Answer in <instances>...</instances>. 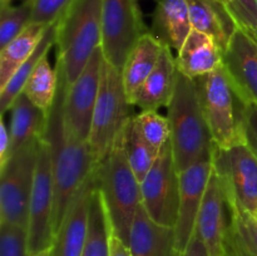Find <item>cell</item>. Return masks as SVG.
<instances>
[{
  "instance_id": "cell-13",
  "label": "cell",
  "mask_w": 257,
  "mask_h": 256,
  "mask_svg": "<svg viewBox=\"0 0 257 256\" xmlns=\"http://www.w3.org/2000/svg\"><path fill=\"white\" fill-rule=\"evenodd\" d=\"M212 162L203 161L180 172V203L176 232V252H181L195 233L197 216L205 197Z\"/></svg>"
},
{
  "instance_id": "cell-9",
  "label": "cell",
  "mask_w": 257,
  "mask_h": 256,
  "mask_svg": "<svg viewBox=\"0 0 257 256\" xmlns=\"http://www.w3.org/2000/svg\"><path fill=\"white\" fill-rule=\"evenodd\" d=\"M102 52L122 72L131 50L147 32L138 0H102Z\"/></svg>"
},
{
  "instance_id": "cell-1",
  "label": "cell",
  "mask_w": 257,
  "mask_h": 256,
  "mask_svg": "<svg viewBox=\"0 0 257 256\" xmlns=\"http://www.w3.org/2000/svg\"><path fill=\"white\" fill-rule=\"evenodd\" d=\"M59 74V85L54 103L47 114L43 140L47 143L52 163L54 186V211L53 228L54 235L62 225L64 216L74 196L94 171L95 163L88 141L75 137L65 119L64 98L68 82L62 64L55 62Z\"/></svg>"
},
{
  "instance_id": "cell-3",
  "label": "cell",
  "mask_w": 257,
  "mask_h": 256,
  "mask_svg": "<svg viewBox=\"0 0 257 256\" xmlns=\"http://www.w3.org/2000/svg\"><path fill=\"white\" fill-rule=\"evenodd\" d=\"M94 175L110 228L128 245L131 226L136 211L142 205V196L141 182L131 168L125 153V128L118 136L104 160L95 166Z\"/></svg>"
},
{
  "instance_id": "cell-34",
  "label": "cell",
  "mask_w": 257,
  "mask_h": 256,
  "mask_svg": "<svg viewBox=\"0 0 257 256\" xmlns=\"http://www.w3.org/2000/svg\"><path fill=\"white\" fill-rule=\"evenodd\" d=\"M235 17L238 27L248 30L257 29V3L256 0H233L228 7Z\"/></svg>"
},
{
  "instance_id": "cell-17",
  "label": "cell",
  "mask_w": 257,
  "mask_h": 256,
  "mask_svg": "<svg viewBox=\"0 0 257 256\" xmlns=\"http://www.w3.org/2000/svg\"><path fill=\"white\" fill-rule=\"evenodd\" d=\"M128 247L132 256H176L175 227L153 221L141 205L131 226Z\"/></svg>"
},
{
  "instance_id": "cell-33",
  "label": "cell",
  "mask_w": 257,
  "mask_h": 256,
  "mask_svg": "<svg viewBox=\"0 0 257 256\" xmlns=\"http://www.w3.org/2000/svg\"><path fill=\"white\" fill-rule=\"evenodd\" d=\"M70 2L72 0H32V23L53 24L59 19Z\"/></svg>"
},
{
  "instance_id": "cell-20",
  "label": "cell",
  "mask_w": 257,
  "mask_h": 256,
  "mask_svg": "<svg viewBox=\"0 0 257 256\" xmlns=\"http://www.w3.org/2000/svg\"><path fill=\"white\" fill-rule=\"evenodd\" d=\"M222 54L221 48L212 38L192 29L177 52L176 65L183 75L198 79L222 65Z\"/></svg>"
},
{
  "instance_id": "cell-12",
  "label": "cell",
  "mask_w": 257,
  "mask_h": 256,
  "mask_svg": "<svg viewBox=\"0 0 257 256\" xmlns=\"http://www.w3.org/2000/svg\"><path fill=\"white\" fill-rule=\"evenodd\" d=\"M102 48L97 49L84 69L69 83L64 98L65 119L75 137L88 141L92 127L93 113L100 87L103 65Z\"/></svg>"
},
{
  "instance_id": "cell-44",
  "label": "cell",
  "mask_w": 257,
  "mask_h": 256,
  "mask_svg": "<svg viewBox=\"0 0 257 256\" xmlns=\"http://www.w3.org/2000/svg\"><path fill=\"white\" fill-rule=\"evenodd\" d=\"M256 3H257V0H256Z\"/></svg>"
},
{
  "instance_id": "cell-41",
  "label": "cell",
  "mask_w": 257,
  "mask_h": 256,
  "mask_svg": "<svg viewBox=\"0 0 257 256\" xmlns=\"http://www.w3.org/2000/svg\"><path fill=\"white\" fill-rule=\"evenodd\" d=\"M217 2L223 3V4H226V5H227V7H230V5L233 4V0H217Z\"/></svg>"
},
{
  "instance_id": "cell-23",
  "label": "cell",
  "mask_w": 257,
  "mask_h": 256,
  "mask_svg": "<svg viewBox=\"0 0 257 256\" xmlns=\"http://www.w3.org/2000/svg\"><path fill=\"white\" fill-rule=\"evenodd\" d=\"M10 112L9 132L12 137V155L35 138L42 137L47 123V114L38 108L24 93L13 102Z\"/></svg>"
},
{
  "instance_id": "cell-11",
  "label": "cell",
  "mask_w": 257,
  "mask_h": 256,
  "mask_svg": "<svg viewBox=\"0 0 257 256\" xmlns=\"http://www.w3.org/2000/svg\"><path fill=\"white\" fill-rule=\"evenodd\" d=\"M53 211H54V186H53L52 163H50L47 143L44 142L42 136L29 206L28 245H29L30 255H35L52 247L54 240Z\"/></svg>"
},
{
  "instance_id": "cell-29",
  "label": "cell",
  "mask_w": 257,
  "mask_h": 256,
  "mask_svg": "<svg viewBox=\"0 0 257 256\" xmlns=\"http://www.w3.org/2000/svg\"><path fill=\"white\" fill-rule=\"evenodd\" d=\"M125 153L131 168L135 172L136 177L142 182L151 168L155 165L160 152L151 147L141 136L133 117L125 127Z\"/></svg>"
},
{
  "instance_id": "cell-18",
  "label": "cell",
  "mask_w": 257,
  "mask_h": 256,
  "mask_svg": "<svg viewBox=\"0 0 257 256\" xmlns=\"http://www.w3.org/2000/svg\"><path fill=\"white\" fill-rule=\"evenodd\" d=\"M176 77V58L171 48L165 45L157 65L131 98V104L138 105L142 110H157L161 107H167L175 90Z\"/></svg>"
},
{
  "instance_id": "cell-35",
  "label": "cell",
  "mask_w": 257,
  "mask_h": 256,
  "mask_svg": "<svg viewBox=\"0 0 257 256\" xmlns=\"http://www.w3.org/2000/svg\"><path fill=\"white\" fill-rule=\"evenodd\" d=\"M245 143L257 156V104L248 103L245 113Z\"/></svg>"
},
{
  "instance_id": "cell-2",
  "label": "cell",
  "mask_w": 257,
  "mask_h": 256,
  "mask_svg": "<svg viewBox=\"0 0 257 256\" xmlns=\"http://www.w3.org/2000/svg\"><path fill=\"white\" fill-rule=\"evenodd\" d=\"M171 147L178 172L203 161H211L213 142L201 105L197 80L178 72L167 107Z\"/></svg>"
},
{
  "instance_id": "cell-19",
  "label": "cell",
  "mask_w": 257,
  "mask_h": 256,
  "mask_svg": "<svg viewBox=\"0 0 257 256\" xmlns=\"http://www.w3.org/2000/svg\"><path fill=\"white\" fill-rule=\"evenodd\" d=\"M187 4L192 29L212 38L225 52L240 28L227 5L217 0H187Z\"/></svg>"
},
{
  "instance_id": "cell-15",
  "label": "cell",
  "mask_w": 257,
  "mask_h": 256,
  "mask_svg": "<svg viewBox=\"0 0 257 256\" xmlns=\"http://www.w3.org/2000/svg\"><path fill=\"white\" fill-rule=\"evenodd\" d=\"M222 64L246 104H257V38L238 28L222 54Z\"/></svg>"
},
{
  "instance_id": "cell-26",
  "label": "cell",
  "mask_w": 257,
  "mask_h": 256,
  "mask_svg": "<svg viewBox=\"0 0 257 256\" xmlns=\"http://www.w3.org/2000/svg\"><path fill=\"white\" fill-rule=\"evenodd\" d=\"M110 231L112 228L107 210L95 183L88 211L87 236L83 256H109Z\"/></svg>"
},
{
  "instance_id": "cell-25",
  "label": "cell",
  "mask_w": 257,
  "mask_h": 256,
  "mask_svg": "<svg viewBox=\"0 0 257 256\" xmlns=\"http://www.w3.org/2000/svg\"><path fill=\"white\" fill-rule=\"evenodd\" d=\"M230 223L226 236V256H257V220L238 206H228Z\"/></svg>"
},
{
  "instance_id": "cell-39",
  "label": "cell",
  "mask_w": 257,
  "mask_h": 256,
  "mask_svg": "<svg viewBox=\"0 0 257 256\" xmlns=\"http://www.w3.org/2000/svg\"><path fill=\"white\" fill-rule=\"evenodd\" d=\"M50 255V248H48V250L45 251H42V252L39 253H35V255H30V256H49Z\"/></svg>"
},
{
  "instance_id": "cell-10",
  "label": "cell",
  "mask_w": 257,
  "mask_h": 256,
  "mask_svg": "<svg viewBox=\"0 0 257 256\" xmlns=\"http://www.w3.org/2000/svg\"><path fill=\"white\" fill-rule=\"evenodd\" d=\"M142 206L153 221L175 227L180 203V172L171 142L160 151L155 165L141 182Z\"/></svg>"
},
{
  "instance_id": "cell-24",
  "label": "cell",
  "mask_w": 257,
  "mask_h": 256,
  "mask_svg": "<svg viewBox=\"0 0 257 256\" xmlns=\"http://www.w3.org/2000/svg\"><path fill=\"white\" fill-rule=\"evenodd\" d=\"M49 25L30 23L24 32L0 50V90L35 52Z\"/></svg>"
},
{
  "instance_id": "cell-32",
  "label": "cell",
  "mask_w": 257,
  "mask_h": 256,
  "mask_svg": "<svg viewBox=\"0 0 257 256\" xmlns=\"http://www.w3.org/2000/svg\"><path fill=\"white\" fill-rule=\"evenodd\" d=\"M0 256H30L28 228L0 223Z\"/></svg>"
},
{
  "instance_id": "cell-22",
  "label": "cell",
  "mask_w": 257,
  "mask_h": 256,
  "mask_svg": "<svg viewBox=\"0 0 257 256\" xmlns=\"http://www.w3.org/2000/svg\"><path fill=\"white\" fill-rule=\"evenodd\" d=\"M163 47L165 44L158 38L147 32L131 50L122 69L123 83L130 102L157 65Z\"/></svg>"
},
{
  "instance_id": "cell-8",
  "label": "cell",
  "mask_w": 257,
  "mask_h": 256,
  "mask_svg": "<svg viewBox=\"0 0 257 256\" xmlns=\"http://www.w3.org/2000/svg\"><path fill=\"white\" fill-rule=\"evenodd\" d=\"M213 172L217 175L228 206L253 213L257 206V156L246 143L213 147Z\"/></svg>"
},
{
  "instance_id": "cell-36",
  "label": "cell",
  "mask_w": 257,
  "mask_h": 256,
  "mask_svg": "<svg viewBox=\"0 0 257 256\" xmlns=\"http://www.w3.org/2000/svg\"><path fill=\"white\" fill-rule=\"evenodd\" d=\"M12 157V137L9 127L5 124L4 117L0 119V168L4 167L9 158Z\"/></svg>"
},
{
  "instance_id": "cell-16",
  "label": "cell",
  "mask_w": 257,
  "mask_h": 256,
  "mask_svg": "<svg viewBox=\"0 0 257 256\" xmlns=\"http://www.w3.org/2000/svg\"><path fill=\"white\" fill-rule=\"evenodd\" d=\"M94 188L95 175L93 171L80 186L65 213L62 225L55 232L49 256H83L87 236L88 211Z\"/></svg>"
},
{
  "instance_id": "cell-38",
  "label": "cell",
  "mask_w": 257,
  "mask_h": 256,
  "mask_svg": "<svg viewBox=\"0 0 257 256\" xmlns=\"http://www.w3.org/2000/svg\"><path fill=\"white\" fill-rule=\"evenodd\" d=\"M109 256H132L127 243L118 237L113 231H110Z\"/></svg>"
},
{
  "instance_id": "cell-7",
  "label": "cell",
  "mask_w": 257,
  "mask_h": 256,
  "mask_svg": "<svg viewBox=\"0 0 257 256\" xmlns=\"http://www.w3.org/2000/svg\"><path fill=\"white\" fill-rule=\"evenodd\" d=\"M40 141L42 137L23 146L0 168V223L28 228Z\"/></svg>"
},
{
  "instance_id": "cell-28",
  "label": "cell",
  "mask_w": 257,
  "mask_h": 256,
  "mask_svg": "<svg viewBox=\"0 0 257 256\" xmlns=\"http://www.w3.org/2000/svg\"><path fill=\"white\" fill-rule=\"evenodd\" d=\"M58 85H59L58 69L57 67L53 68L50 65L47 55L40 60L34 72L32 73L23 93L38 108L48 113L57 97Z\"/></svg>"
},
{
  "instance_id": "cell-5",
  "label": "cell",
  "mask_w": 257,
  "mask_h": 256,
  "mask_svg": "<svg viewBox=\"0 0 257 256\" xmlns=\"http://www.w3.org/2000/svg\"><path fill=\"white\" fill-rule=\"evenodd\" d=\"M196 80L213 147L228 148L245 143L247 104L237 93L223 64Z\"/></svg>"
},
{
  "instance_id": "cell-37",
  "label": "cell",
  "mask_w": 257,
  "mask_h": 256,
  "mask_svg": "<svg viewBox=\"0 0 257 256\" xmlns=\"http://www.w3.org/2000/svg\"><path fill=\"white\" fill-rule=\"evenodd\" d=\"M176 256H208L205 243L202 242L196 230L185 250L176 252Z\"/></svg>"
},
{
  "instance_id": "cell-31",
  "label": "cell",
  "mask_w": 257,
  "mask_h": 256,
  "mask_svg": "<svg viewBox=\"0 0 257 256\" xmlns=\"http://www.w3.org/2000/svg\"><path fill=\"white\" fill-rule=\"evenodd\" d=\"M136 125L143 140L152 148L160 152L171 138L170 122L157 110H142L140 114L133 115Z\"/></svg>"
},
{
  "instance_id": "cell-42",
  "label": "cell",
  "mask_w": 257,
  "mask_h": 256,
  "mask_svg": "<svg viewBox=\"0 0 257 256\" xmlns=\"http://www.w3.org/2000/svg\"><path fill=\"white\" fill-rule=\"evenodd\" d=\"M252 215L255 216V218H256V220H257V206H256V210L253 211V213H252Z\"/></svg>"
},
{
  "instance_id": "cell-14",
  "label": "cell",
  "mask_w": 257,
  "mask_h": 256,
  "mask_svg": "<svg viewBox=\"0 0 257 256\" xmlns=\"http://www.w3.org/2000/svg\"><path fill=\"white\" fill-rule=\"evenodd\" d=\"M230 208L220 180L211 172L196 222V232L205 243L208 256H226V236Z\"/></svg>"
},
{
  "instance_id": "cell-27",
  "label": "cell",
  "mask_w": 257,
  "mask_h": 256,
  "mask_svg": "<svg viewBox=\"0 0 257 256\" xmlns=\"http://www.w3.org/2000/svg\"><path fill=\"white\" fill-rule=\"evenodd\" d=\"M55 40H57V22L48 27L47 32L44 33V37H43L42 42L39 43L35 52L28 58L24 64H22V67L17 70V73L13 75L12 79L7 83V85L0 92V108H2L3 114L10 109L13 102L17 99L20 93H23L32 73L34 72L40 60L47 57L53 45H55Z\"/></svg>"
},
{
  "instance_id": "cell-4",
  "label": "cell",
  "mask_w": 257,
  "mask_h": 256,
  "mask_svg": "<svg viewBox=\"0 0 257 256\" xmlns=\"http://www.w3.org/2000/svg\"><path fill=\"white\" fill-rule=\"evenodd\" d=\"M102 0H72L57 20V60L68 84L102 48Z\"/></svg>"
},
{
  "instance_id": "cell-30",
  "label": "cell",
  "mask_w": 257,
  "mask_h": 256,
  "mask_svg": "<svg viewBox=\"0 0 257 256\" xmlns=\"http://www.w3.org/2000/svg\"><path fill=\"white\" fill-rule=\"evenodd\" d=\"M32 0H24L20 5L12 4L0 8V49L9 44L32 23Z\"/></svg>"
},
{
  "instance_id": "cell-40",
  "label": "cell",
  "mask_w": 257,
  "mask_h": 256,
  "mask_svg": "<svg viewBox=\"0 0 257 256\" xmlns=\"http://www.w3.org/2000/svg\"><path fill=\"white\" fill-rule=\"evenodd\" d=\"M13 0H0V8L3 7H7V5L12 4Z\"/></svg>"
},
{
  "instance_id": "cell-6",
  "label": "cell",
  "mask_w": 257,
  "mask_h": 256,
  "mask_svg": "<svg viewBox=\"0 0 257 256\" xmlns=\"http://www.w3.org/2000/svg\"><path fill=\"white\" fill-rule=\"evenodd\" d=\"M132 117V104L125 92L122 72L103 59L99 94L88 138L97 165L109 153Z\"/></svg>"
},
{
  "instance_id": "cell-43",
  "label": "cell",
  "mask_w": 257,
  "mask_h": 256,
  "mask_svg": "<svg viewBox=\"0 0 257 256\" xmlns=\"http://www.w3.org/2000/svg\"><path fill=\"white\" fill-rule=\"evenodd\" d=\"M252 32H253V34H255V37L257 38V29L256 30H252Z\"/></svg>"
},
{
  "instance_id": "cell-21",
  "label": "cell",
  "mask_w": 257,
  "mask_h": 256,
  "mask_svg": "<svg viewBox=\"0 0 257 256\" xmlns=\"http://www.w3.org/2000/svg\"><path fill=\"white\" fill-rule=\"evenodd\" d=\"M191 30L187 0H157L150 30L156 38L178 52Z\"/></svg>"
}]
</instances>
